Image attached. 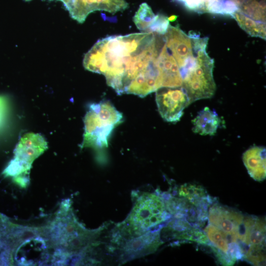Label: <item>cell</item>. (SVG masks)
Segmentation results:
<instances>
[{
	"label": "cell",
	"instance_id": "6da1fadb",
	"mask_svg": "<svg viewBox=\"0 0 266 266\" xmlns=\"http://www.w3.org/2000/svg\"><path fill=\"white\" fill-rule=\"evenodd\" d=\"M164 43V35L152 32L109 36L92 46L83 65L104 75L118 94L144 97L161 88L157 60Z\"/></svg>",
	"mask_w": 266,
	"mask_h": 266
},
{
	"label": "cell",
	"instance_id": "7a4b0ae2",
	"mask_svg": "<svg viewBox=\"0 0 266 266\" xmlns=\"http://www.w3.org/2000/svg\"><path fill=\"white\" fill-rule=\"evenodd\" d=\"M195 52L194 64L183 76L182 87L185 89L191 103L196 100L211 98L216 90L213 75L214 60L206 51L208 37L192 36Z\"/></svg>",
	"mask_w": 266,
	"mask_h": 266
},
{
	"label": "cell",
	"instance_id": "3957f363",
	"mask_svg": "<svg viewBox=\"0 0 266 266\" xmlns=\"http://www.w3.org/2000/svg\"><path fill=\"white\" fill-rule=\"evenodd\" d=\"M122 113L109 101L91 104L84 118L82 147L99 149L107 147L112 132L122 122Z\"/></svg>",
	"mask_w": 266,
	"mask_h": 266
},
{
	"label": "cell",
	"instance_id": "277c9868",
	"mask_svg": "<svg viewBox=\"0 0 266 266\" xmlns=\"http://www.w3.org/2000/svg\"><path fill=\"white\" fill-rule=\"evenodd\" d=\"M170 216L161 196L145 193L137 198L124 223L123 228L129 232V234L138 236L167 220Z\"/></svg>",
	"mask_w": 266,
	"mask_h": 266
},
{
	"label": "cell",
	"instance_id": "5b68a950",
	"mask_svg": "<svg viewBox=\"0 0 266 266\" xmlns=\"http://www.w3.org/2000/svg\"><path fill=\"white\" fill-rule=\"evenodd\" d=\"M47 148L45 139L38 133L23 136L14 150V158L3 172L6 176L21 179L28 172L32 162Z\"/></svg>",
	"mask_w": 266,
	"mask_h": 266
},
{
	"label": "cell",
	"instance_id": "8992f818",
	"mask_svg": "<svg viewBox=\"0 0 266 266\" xmlns=\"http://www.w3.org/2000/svg\"><path fill=\"white\" fill-rule=\"evenodd\" d=\"M164 37L166 48L175 60L182 75L195 61L192 38L178 27L170 25Z\"/></svg>",
	"mask_w": 266,
	"mask_h": 266
},
{
	"label": "cell",
	"instance_id": "52a82bcc",
	"mask_svg": "<svg viewBox=\"0 0 266 266\" xmlns=\"http://www.w3.org/2000/svg\"><path fill=\"white\" fill-rule=\"evenodd\" d=\"M156 91V101L161 117L169 122L180 121L184 110L191 103L185 89L182 86L161 87Z\"/></svg>",
	"mask_w": 266,
	"mask_h": 266
},
{
	"label": "cell",
	"instance_id": "ba28073f",
	"mask_svg": "<svg viewBox=\"0 0 266 266\" xmlns=\"http://www.w3.org/2000/svg\"><path fill=\"white\" fill-rule=\"evenodd\" d=\"M161 228L148 231L131 238L121 245L119 260L121 263L150 254L163 243L160 236Z\"/></svg>",
	"mask_w": 266,
	"mask_h": 266
},
{
	"label": "cell",
	"instance_id": "9c48e42d",
	"mask_svg": "<svg viewBox=\"0 0 266 266\" xmlns=\"http://www.w3.org/2000/svg\"><path fill=\"white\" fill-rule=\"evenodd\" d=\"M128 6L125 0H70L66 9L72 18L82 23L94 11L102 10L114 14Z\"/></svg>",
	"mask_w": 266,
	"mask_h": 266
},
{
	"label": "cell",
	"instance_id": "30bf717a",
	"mask_svg": "<svg viewBox=\"0 0 266 266\" xmlns=\"http://www.w3.org/2000/svg\"><path fill=\"white\" fill-rule=\"evenodd\" d=\"M208 217L210 223L238 239L239 229L244 218L241 213L214 204L210 208Z\"/></svg>",
	"mask_w": 266,
	"mask_h": 266
},
{
	"label": "cell",
	"instance_id": "8fae6325",
	"mask_svg": "<svg viewBox=\"0 0 266 266\" xmlns=\"http://www.w3.org/2000/svg\"><path fill=\"white\" fill-rule=\"evenodd\" d=\"M161 87H178L182 85L183 78L178 66L167 50L164 43L157 60Z\"/></svg>",
	"mask_w": 266,
	"mask_h": 266
},
{
	"label": "cell",
	"instance_id": "7c38bea8",
	"mask_svg": "<svg viewBox=\"0 0 266 266\" xmlns=\"http://www.w3.org/2000/svg\"><path fill=\"white\" fill-rule=\"evenodd\" d=\"M238 239L247 245L265 244V222L254 216L244 217Z\"/></svg>",
	"mask_w": 266,
	"mask_h": 266
},
{
	"label": "cell",
	"instance_id": "4fadbf2b",
	"mask_svg": "<svg viewBox=\"0 0 266 266\" xmlns=\"http://www.w3.org/2000/svg\"><path fill=\"white\" fill-rule=\"evenodd\" d=\"M244 164L250 176L255 180L262 181L266 178V148L254 146L243 154Z\"/></svg>",
	"mask_w": 266,
	"mask_h": 266
},
{
	"label": "cell",
	"instance_id": "5bb4252c",
	"mask_svg": "<svg viewBox=\"0 0 266 266\" xmlns=\"http://www.w3.org/2000/svg\"><path fill=\"white\" fill-rule=\"evenodd\" d=\"M193 131L202 135H213L221 127V119L218 114L208 107L200 111L193 121Z\"/></svg>",
	"mask_w": 266,
	"mask_h": 266
},
{
	"label": "cell",
	"instance_id": "9a60e30c",
	"mask_svg": "<svg viewBox=\"0 0 266 266\" xmlns=\"http://www.w3.org/2000/svg\"><path fill=\"white\" fill-rule=\"evenodd\" d=\"M241 29L250 35L266 39V23L254 20L242 13L238 9L232 16Z\"/></svg>",
	"mask_w": 266,
	"mask_h": 266
},
{
	"label": "cell",
	"instance_id": "2e32d148",
	"mask_svg": "<svg viewBox=\"0 0 266 266\" xmlns=\"http://www.w3.org/2000/svg\"><path fill=\"white\" fill-rule=\"evenodd\" d=\"M204 231L212 244L227 255L230 244L238 242L237 238L226 233L213 225H208Z\"/></svg>",
	"mask_w": 266,
	"mask_h": 266
},
{
	"label": "cell",
	"instance_id": "e0dca14e",
	"mask_svg": "<svg viewBox=\"0 0 266 266\" xmlns=\"http://www.w3.org/2000/svg\"><path fill=\"white\" fill-rule=\"evenodd\" d=\"M238 10L247 17L266 23V0H245L238 6Z\"/></svg>",
	"mask_w": 266,
	"mask_h": 266
},
{
	"label": "cell",
	"instance_id": "ac0fdd59",
	"mask_svg": "<svg viewBox=\"0 0 266 266\" xmlns=\"http://www.w3.org/2000/svg\"><path fill=\"white\" fill-rule=\"evenodd\" d=\"M155 15L151 8L145 2L142 3L134 15L133 20L140 31L147 32Z\"/></svg>",
	"mask_w": 266,
	"mask_h": 266
},
{
	"label": "cell",
	"instance_id": "d6986e66",
	"mask_svg": "<svg viewBox=\"0 0 266 266\" xmlns=\"http://www.w3.org/2000/svg\"><path fill=\"white\" fill-rule=\"evenodd\" d=\"M178 194L180 197L185 198L193 205L208 195L206 190L201 186L190 183L181 185L178 189Z\"/></svg>",
	"mask_w": 266,
	"mask_h": 266
},
{
	"label": "cell",
	"instance_id": "ffe728a7",
	"mask_svg": "<svg viewBox=\"0 0 266 266\" xmlns=\"http://www.w3.org/2000/svg\"><path fill=\"white\" fill-rule=\"evenodd\" d=\"M265 244L250 245L243 259L254 266H264L266 264Z\"/></svg>",
	"mask_w": 266,
	"mask_h": 266
},
{
	"label": "cell",
	"instance_id": "44dd1931",
	"mask_svg": "<svg viewBox=\"0 0 266 266\" xmlns=\"http://www.w3.org/2000/svg\"><path fill=\"white\" fill-rule=\"evenodd\" d=\"M186 8L198 13H208L210 5L215 0H174Z\"/></svg>",
	"mask_w": 266,
	"mask_h": 266
},
{
	"label": "cell",
	"instance_id": "7402d4cb",
	"mask_svg": "<svg viewBox=\"0 0 266 266\" xmlns=\"http://www.w3.org/2000/svg\"><path fill=\"white\" fill-rule=\"evenodd\" d=\"M169 25L168 18L164 15L159 14L155 15L147 32H152L164 35L166 33Z\"/></svg>",
	"mask_w": 266,
	"mask_h": 266
},
{
	"label": "cell",
	"instance_id": "603a6c76",
	"mask_svg": "<svg viewBox=\"0 0 266 266\" xmlns=\"http://www.w3.org/2000/svg\"><path fill=\"white\" fill-rule=\"evenodd\" d=\"M6 103V99L4 97L0 96V125L1 124L5 114Z\"/></svg>",
	"mask_w": 266,
	"mask_h": 266
},
{
	"label": "cell",
	"instance_id": "cb8c5ba5",
	"mask_svg": "<svg viewBox=\"0 0 266 266\" xmlns=\"http://www.w3.org/2000/svg\"><path fill=\"white\" fill-rule=\"evenodd\" d=\"M63 2L66 8L70 0H58Z\"/></svg>",
	"mask_w": 266,
	"mask_h": 266
},
{
	"label": "cell",
	"instance_id": "d4e9b609",
	"mask_svg": "<svg viewBox=\"0 0 266 266\" xmlns=\"http://www.w3.org/2000/svg\"><path fill=\"white\" fill-rule=\"evenodd\" d=\"M176 19V16H171V17H169L168 18V20L169 21H174V20H175Z\"/></svg>",
	"mask_w": 266,
	"mask_h": 266
},
{
	"label": "cell",
	"instance_id": "484cf974",
	"mask_svg": "<svg viewBox=\"0 0 266 266\" xmlns=\"http://www.w3.org/2000/svg\"><path fill=\"white\" fill-rule=\"evenodd\" d=\"M25 0V1H31V0Z\"/></svg>",
	"mask_w": 266,
	"mask_h": 266
}]
</instances>
